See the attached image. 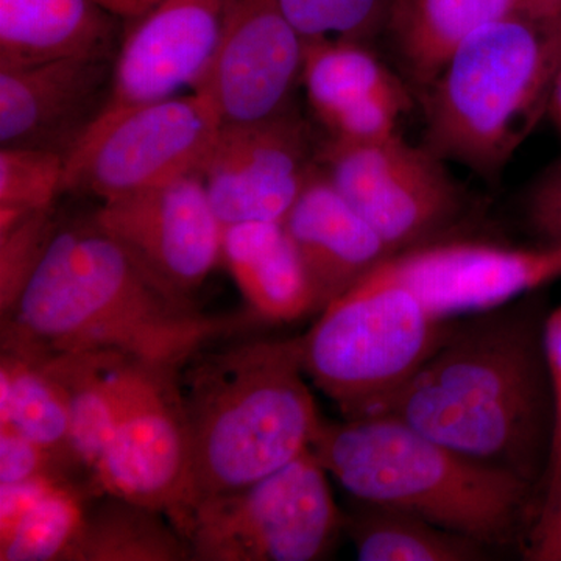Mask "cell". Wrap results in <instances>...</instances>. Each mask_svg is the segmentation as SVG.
<instances>
[{
	"mask_svg": "<svg viewBox=\"0 0 561 561\" xmlns=\"http://www.w3.org/2000/svg\"><path fill=\"white\" fill-rule=\"evenodd\" d=\"M548 311L522 298L453 321L442 345L378 415L545 490L557 408L545 345Z\"/></svg>",
	"mask_w": 561,
	"mask_h": 561,
	"instance_id": "1",
	"label": "cell"
},
{
	"mask_svg": "<svg viewBox=\"0 0 561 561\" xmlns=\"http://www.w3.org/2000/svg\"><path fill=\"white\" fill-rule=\"evenodd\" d=\"M247 317L203 313L92 221L58 228L2 335L54 351L117 353L179 368L241 330Z\"/></svg>",
	"mask_w": 561,
	"mask_h": 561,
	"instance_id": "2",
	"label": "cell"
},
{
	"mask_svg": "<svg viewBox=\"0 0 561 561\" xmlns=\"http://www.w3.org/2000/svg\"><path fill=\"white\" fill-rule=\"evenodd\" d=\"M216 342L176 368L191 445L190 512L286 467L312 448L323 424L298 337Z\"/></svg>",
	"mask_w": 561,
	"mask_h": 561,
	"instance_id": "3",
	"label": "cell"
},
{
	"mask_svg": "<svg viewBox=\"0 0 561 561\" xmlns=\"http://www.w3.org/2000/svg\"><path fill=\"white\" fill-rule=\"evenodd\" d=\"M312 453L356 501L412 513L489 548L534 523L540 491L391 415L323 421Z\"/></svg>",
	"mask_w": 561,
	"mask_h": 561,
	"instance_id": "4",
	"label": "cell"
},
{
	"mask_svg": "<svg viewBox=\"0 0 561 561\" xmlns=\"http://www.w3.org/2000/svg\"><path fill=\"white\" fill-rule=\"evenodd\" d=\"M561 66V22L516 13L463 41L420 94L424 144L486 181L549 113Z\"/></svg>",
	"mask_w": 561,
	"mask_h": 561,
	"instance_id": "5",
	"label": "cell"
},
{
	"mask_svg": "<svg viewBox=\"0 0 561 561\" xmlns=\"http://www.w3.org/2000/svg\"><path fill=\"white\" fill-rule=\"evenodd\" d=\"M319 313L298 337L302 367L345 420L378 415L454 321L435 317L382 265Z\"/></svg>",
	"mask_w": 561,
	"mask_h": 561,
	"instance_id": "6",
	"label": "cell"
},
{
	"mask_svg": "<svg viewBox=\"0 0 561 561\" xmlns=\"http://www.w3.org/2000/svg\"><path fill=\"white\" fill-rule=\"evenodd\" d=\"M343 530L312 449L260 481L197 502L181 523L195 561H313Z\"/></svg>",
	"mask_w": 561,
	"mask_h": 561,
	"instance_id": "7",
	"label": "cell"
},
{
	"mask_svg": "<svg viewBox=\"0 0 561 561\" xmlns=\"http://www.w3.org/2000/svg\"><path fill=\"white\" fill-rule=\"evenodd\" d=\"M221 127L201 90L101 117L66 157L65 192L108 201L201 173Z\"/></svg>",
	"mask_w": 561,
	"mask_h": 561,
	"instance_id": "8",
	"label": "cell"
},
{
	"mask_svg": "<svg viewBox=\"0 0 561 561\" xmlns=\"http://www.w3.org/2000/svg\"><path fill=\"white\" fill-rule=\"evenodd\" d=\"M95 493L160 511L176 530L186 518L192 459L175 367L117 360L113 435L95 472Z\"/></svg>",
	"mask_w": 561,
	"mask_h": 561,
	"instance_id": "9",
	"label": "cell"
},
{
	"mask_svg": "<svg viewBox=\"0 0 561 561\" xmlns=\"http://www.w3.org/2000/svg\"><path fill=\"white\" fill-rule=\"evenodd\" d=\"M317 161L393 254L442 241L467 208L448 162L401 135L370 144L330 138Z\"/></svg>",
	"mask_w": 561,
	"mask_h": 561,
	"instance_id": "10",
	"label": "cell"
},
{
	"mask_svg": "<svg viewBox=\"0 0 561 561\" xmlns=\"http://www.w3.org/2000/svg\"><path fill=\"white\" fill-rule=\"evenodd\" d=\"M382 267L440 320L500 309L561 279V245L442 241L393 254Z\"/></svg>",
	"mask_w": 561,
	"mask_h": 561,
	"instance_id": "11",
	"label": "cell"
},
{
	"mask_svg": "<svg viewBox=\"0 0 561 561\" xmlns=\"http://www.w3.org/2000/svg\"><path fill=\"white\" fill-rule=\"evenodd\" d=\"M91 219L147 271L187 297L221 262L224 224L202 173L102 201Z\"/></svg>",
	"mask_w": 561,
	"mask_h": 561,
	"instance_id": "12",
	"label": "cell"
},
{
	"mask_svg": "<svg viewBox=\"0 0 561 561\" xmlns=\"http://www.w3.org/2000/svg\"><path fill=\"white\" fill-rule=\"evenodd\" d=\"M317 158L308 124L294 106L271 119L224 125L201 173L224 227L283 221Z\"/></svg>",
	"mask_w": 561,
	"mask_h": 561,
	"instance_id": "13",
	"label": "cell"
},
{
	"mask_svg": "<svg viewBox=\"0 0 561 561\" xmlns=\"http://www.w3.org/2000/svg\"><path fill=\"white\" fill-rule=\"evenodd\" d=\"M306 39L278 0H230L216 54L197 90L224 125L253 124L294 108Z\"/></svg>",
	"mask_w": 561,
	"mask_h": 561,
	"instance_id": "14",
	"label": "cell"
},
{
	"mask_svg": "<svg viewBox=\"0 0 561 561\" xmlns=\"http://www.w3.org/2000/svg\"><path fill=\"white\" fill-rule=\"evenodd\" d=\"M230 0H160L128 22L101 117L197 90L219 44Z\"/></svg>",
	"mask_w": 561,
	"mask_h": 561,
	"instance_id": "15",
	"label": "cell"
},
{
	"mask_svg": "<svg viewBox=\"0 0 561 561\" xmlns=\"http://www.w3.org/2000/svg\"><path fill=\"white\" fill-rule=\"evenodd\" d=\"M116 54L0 68V146L68 157L108 103Z\"/></svg>",
	"mask_w": 561,
	"mask_h": 561,
	"instance_id": "16",
	"label": "cell"
},
{
	"mask_svg": "<svg viewBox=\"0 0 561 561\" xmlns=\"http://www.w3.org/2000/svg\"><path fill=\"white\" fill-rule=\"evenodd\" d=\"M283 224L311 280L316 312L393 256L381 236L331 183L319 161Z\"/></svg>",
	"mask_w": 561,
	"mask_h": 561,
	"instance_id": "17",
	"label": "cell"
},
{
	"mask_svg": "<svg viewBox=\"0 0 561 561\" xmlns=\"http://www.w3.org/2000/svg\"><path fill=\"white\" fill-rule=\"evenodd\" d=\"M121 22L98 0H0V68L116 54Z\"/></svg>",
	"mask_w": 561,
	"mask_h": 561,
	"instance_id": "18",
	"label": "cell"
},
{
	"mask_svg": "<svg viewBox=\"0 0 561 561\" xmlns=\"http://www.w3.org/2000/svg\"><path fill=\"white\" fill-rule=\"evenodd\" d=\"M221 262L257 320L289 323L316 313L311 280L283 221L224 227Z\"/></svg>",
	"mask_w": 561,
	"mask_h": 561,
	"instance_id": "19",
	"label": "cell"
},
{
	"mask_svg": "<svg viewBox=\"0 0 561 561\" xmlns=\"http://www.w3.org/2000/svg\"><path fill=\"white\" fill-rule=\"evenodd\" d=\"M526 0H394L382 38L421 94L457 47L491 22L523 13Z\"/></svg>",
	"mask_w": 561,
	"mask_h": 561,
	"instance_id": "20",
	"label": "cell"
},
{
	"mask_svg": "<svg viewBox=\"0 0 561 561\" xmlns=\"http://www.w3.org/2000/svg\"><path fill=\"white\" fill-rule=\"evenodd\" d=\"M91 497L58 478L0 483V560L68 561Z\"/></svg>",
	"mask_w": 561,
	"mask_h": 561,
	"instance_id": "21",
	"label": "cell"
},
{
	"mask_svg": "<svg viewBox=\"0 0 561 561\" xmlns=\"http://www.w3.org/2000/svg\"><path fill=\"white\" fill-rule=\"evenodd\" d=\"M0 426H10L57 456L73 481L94 494L77 461L65 394L31 350L2 342Z\"/></svg>",
	"mask_w": 561,
	"mask_h": 561,
	"instance_id": "22",
	"label": "cell"
},
{
	"mask_svg": "<svg viewBox=\"0 0 561 561\" xmlns=\"http://www.w3.org/2000/svg\"><path fill=\"white\" fill-rule=\"evenodd\" d=\"M191 549L160 511L114 496L95 494L68 561H186Z\"/></svg>",
	"mask_w": 561,
	"mask_h": 561,
	"instance_id": "23",
	"label": "cell"
},
{
	"mask_svg": "<svg viewBox=\"0 0 561 561\" xmlns=\"http://www.w3.org/2000/svg\"><path fill=\"white\" fill-rule=\"evenodd\" d=\"M370 46L342 38L306 39L301 87L321 124L373 95L411 91Z\"/></svg>",
	"mask_w": 561,
	"mask_h": 561,
	"instance_id": "24",
	"label": "cell"
},
{
	"mask_svg": "<svg viewBox=\"0 0 561 561\" xmlns=\"http://www.w3.org/2000/svg\"><path fill=\"white\" fill-rule=\"evenodd\" d=\"M359 502L343 515L346 531L360 561H478L486 548L470 538L442 529L412 513Z\"/></svg>",
	"mask_w": 561,
	"mask_h": 561,
	"instance_id": "25",
	"label": "cell"
},
{
	"mask_svg": "<svg viewBox=\"0 0 561 561\" xmlns=\"http://www.w3.org/2000/svg\"><path fill=\"white\" fill-rule=\"evenodd\" d=\"M66 157L32 147L0 149V224L54 208L65 192Z\"/></svg>",
	"mask_w": 561,
	"mask_h": 561,
	"instance_id": "26",
	"label": "cell"
},
{
	"mask_svg": "<svg viewBox=\"0 0 561 561\" xmlns=\"http://www.w3.org/2000/svg\"><path fill=\"white\" fill-rule=\"evenodd\" d=\"M305 39L342 38L371 44L382 38L394 0H278Z\"/></svg>",
	"mask_w": 561,
	"mask_h": 561,
	"instance_id": "27",
	"label": "cell"
},
{
	"mask_svg": "<svg viewBox=\"0 0 561 561\" xmlns=\"http://www.w3.org/2000/svg\"><path fill=\"white\" fill-rule=\"evenodd\" d=\"M60 224L54 208L0 225V309L7 316L38 268Z\"/></svg>",
	"mask_w": 561,
	"mask_h": 561,
	"instance_id": "28",
	"label": "cell"
},
{
	"mask_svg": "<svg viewBox=\"0 0 561 561\" xmlns=\"http://www.w3.org/2000/svg\"><path fill=\"white\" fill-rule=\"evenodd\" d=\"M39 478L65 479L80 485L49 449L13 427L0 426V483H21Z\"/></svg>",
	"mask_w": 561,
	"mask_h": 561,
	"instance_id": "29",
	"label": "cell"
},
{
	"mask_svg": "<svg viewBox=\"0 0 561 561\" xmlns=\"http://www.w3.org/2000/svg\"><path fill=\"white\" fill-rule=\"evenodd\" d=\"M524 213L531 232L541 243L561 245V157L531 183Z\"/></svg>",
	"mask_w": 561,
	"mask_h": 561,
	"instance_id": "30",
	"label": "cell"
},
{
	"mask_svg": "<svg viewBox=\"0 0 561 561\" xmlns=\"http://www.w3.org/2000/svg\"><path fill=\"white\" fill-rule=\"evenodd\" d=\"M524 553L530 561H561V479L541 497Z\"/></svg>",
	"mask_w": 561,
	"mask_h": 561,
	"instance_id": "31",
	"label": "cell"
},
{
	"mask_svg": "<svg viewBox=\"0 0 561 561\" xmlns=\"http://www.w3.org/2000/svg\"><path fill=\"white\" fill-rule=\"evenodd\" d=\"M103 9L125 22H131L142 16L160 0H98Z\"/></svg>",
	"mask_w": 561,
	"mask_h": 561,
	"instance_id": "32",
	"label": "cell"
},
{
	"mask_svg": "<svg viewBox=\"0 0 561 561\" xmlns=\"http://www.w3.org/2000/svg\"><path fill=\"white\" fill-rule=\"evenodd\" d=\"M523 13L538 20H556L561 16V0H526Z\"/></svg>",
	"mask_w": 561,
	"mask_h": 561,
	"instance_id": "33",
	"label": "cell"
},
{
	"mask_svg": "<svg viewBox=\"0 0 561 561\" xmlns=\"http://www.w3.org/2000/svg\"><path fill=\"white\" fill-rule=\"evenodd\" d=\"M561 479V427L557 431L556 438H553L551 467H549L548 481H546L542 496L548 493L552 486L557 485ZM541 496V497H542Z\"/></svg>",
	"mask_w": 561,
	"mask_h": 561,
	"instance_id": "34",
	"label": "cell"
},
{
	"mask_svg": "<svg viewBox=\"0 0 561 561\" xmlns=\"http://www.w3.org/2000/svg\"><path fill=\"white\" fill-rule=\"evenodd\" d=\"M549 116L552 117L553 124H556L557 130H559L561 135V66L559 73H557L556 83H553L551 105H549Z\"/></svg>",
	"mask_w": 561,
	"mask_h": 561,
	"instance_id": "35",
	"label": "cell"
}]
</instances>
